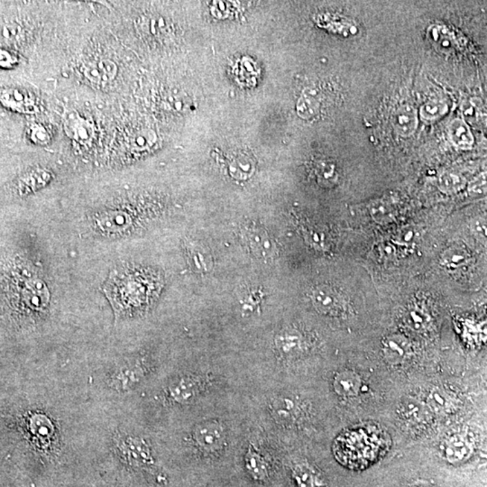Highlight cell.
Listing matches in <instances>:
<instances>
[{"instance_id":"obj_1","label":"cell","mask_w":487,"mask_h":487,"mask_svg":"<svg viewBox=\"0 0 487 487\" xmlns=\"http://www.w3.org/2000/svg\"><path fill=\"white\" fill-rule=\"evenodd\" d=\"M390 437L377 426L364 425L341 434L334 443L338 462L346 468H367L388 450Z\"/></svg>"},{"instance_id":"obj_2","label":"cell","mask_w":487,"mask_h":487,"mask_svg":"<svg viewBox=\"0 0 487 487\" xmlns=\"http://www.w3.org/2000/svg\"><path fill=\"white\" fill-rule=\"evenodd\" d=\"M154 282L140 273L113 271L104 285V293L116 314L138 310L147 304Z\"/></svg>"},{"instance_id":"obj_3","label":"cell","mask_w":487,"mask_h":487,"mask_svg":"<svg viewBox=\"0 0 487 487\" xmlns=\"http://www.w3.org/2000/svg\"><path fill=\"white\" fill-rule=\"evenodd\" d=\"M225 425L220 419H205L194 426L191 439L195 448L206 456L220 454L227 446Z\"/></svg>"},{"instance_id":"obj_4","label":"cell","mask_w":487,"mask_h":487,"mask_svg":"<svg viewBox=\"0 0 487 487\" xmlns=\"http://www.w3.org/2000/svg\"><path fill=\"white\" fill-rule=\"evenodd\" d=\"M211 379L206 374L180 376L168 387V395L178 404H189L197 400L211 386Z\"/></svg>"},{"instance_id":"obj_5","label":"cell","mask_w":487,"mask_h":487,"mask_svg":"<svg viewBox=\"0 0 487 487\" xmlns=\"http://www.w3.org/2000/svg\"><path fill=\"white\" fill-rule=\"evenodd\" d=\"M273 419L280 425L291 426L302 421L305 414L304 405L296 396L277 395L268 404Z\"/></svg>"},{"instance_id":"obj_6","label":"cell","mask_w":487,"mask_h":487,"mask_svg":"<svg viewBox=\"0 0 487 487\" xmlns=\"http://www.w3.org/2000/svg\"><path fill=\"white\" fill-rule=\"evenodd\" d=\"M311 299L316 310L328 316H340L346 310V300L342 294L329 285L315 287Z\"/></svg>"},{"instance_id":"obj_7","label":"cell","mask_w":487,"mask_h":487,"mask_svg":"<svg viewBox=\"0 0 487 487\" xmlns=\"http://www.w3.org/2000/svg\"><path fill=\"white\" fill-rule=\"evenodd\" d=\"M245 243L256 258L267 262L276 256L277 247L275 240L262 227L250 226L243 233Z\"/></svg>"},{"instance_id":"obj_8","label":"cell","mask_w":487,"mask_h":487,"mask_svg":"<svg viewBox=\"0 0 487 487\" xmlns=\"http://www.w3.org/2000/svg\"><path fill=\"white\" fill-rule=\"evenodd\" d=\"M275 345L280 358L291 360L305 352L307 343L304 335L298 329L287 328L276 335Z\"/></svg>"},{"instance_id":"obj_9","label":"cell","mask_w":487,"mask_h":487,"mask_svg":"<svg viewBox=\"0 0 487 487\" xmlns=\"http://www.w3.org/2000/svg\"><path fill=\"white\" fill-rule=\"evenodd\" d=\"M396 133L404 138L413 135L418 127V114L410 105H402L396 110L393 119Z\"/></svg>"},{"instance_id":"obj_10","label":"cell","mask_w":487,"mask_h":487,"mask_svg":"<svg viewBox=\"0 0 487 487\" xmlns=\"http://www.w3.org/2000/svg\"><path fill=\"white\" fill-rule=\"evenodd\" d=\"M245 466L253 479L262 482L269 477L270 468L267 457L253 445L247 448Z\"/></svg>"},{"instance_id":"obj_11","label":"cell","mask_w":487,"mask_h":487,"mask_svg":"<svg viewBox=\"0 0 487 487\" xmlns=\"http://www.w3.org/2000/svg\"><path fill=\"white\" fill-rule=\"evenodd\" d=\"M473 448L468 437L456 435L452 437L445 447V456L452 464H460L466 462L470 457Z\"/></svg>"},{"instance_id":"obj_12","label":"cell","mask_w":487,"mask_h":487,"mask_svg":"<svg viewBox=\"0 0 487 487\" xmlns=\"http://www.w3.org/2000/svg\"><path fill=\"white\" fill-rule=\"evenodd\" d=\"M186 250L191 270L196 273H208L212 267L211 256L209 251L194 243L187 244Z\"/></svg>"},{"instance_id":"obj_13","label":"cell","mask_w":487,"mask_h":487,"mask_svg":"<svg viewBox=\"0 0 487 487\" xmlns=\"http://www.w3.org/2000/svg\"><path fill=\"white\" fill-rule=\"evenodd\" d=\"M297 487H325L322 478L313 466L306 463L297 464L293 469Z\"/></svg>"},{"instance_id":"obj_14","label":"cell","mask_w":487,"mask_h":487,"mask_svg":"<svg viewBox=\"0 0 487 487\" xmlns=\"http://www.w3.org/2000/svg\"><path fill=\"white\" fill-rule=\"evenodd\" d=\"M361 379L355 373L341 372L335 376L333 386L335 391L341 396H354L361 389Z\"/></svg>"},{"instance_id":"obj_15","label":"cell","mask_w":487,"mask_h":487,"mask_svg":"<svg viewBox=\"0 0 487 487\" xmlns=\"http://www.w3.org/2000/svg\"><path fill=\"white\" fill-rule=\"evenodd\" d=\"M124 452L128 462L136 466L150 465L152 459L149 448L144 442L129 439L125 443Z\"/></svg>"},{"instance_id":"obj_16","label":"cell","mask_w":487,"mask_h":487,"mask_svg":"<svg viewBox=\"0 0 487 487\" xmlns=\"http://www.w3.org/2000/svg\"><path fill=\"white\" fill-rule=\"evenodd\" d=\"M448 132L454 145L462 149H469L474 144V136L463 119H454L448 127Z\"/></svg>"},{"instance_id":"obj_17","label":"cell","mask_w":487,"mask_h":487,"mask_svg":"<svg viewBox=\"0 0 487 487\" xmlns=\"http://www.w3.org/2000/svg\"><path fill=\"white\" fill-rule=\"evenodd\" d=\"M384 352L388 360L397 363L406 358L409 352V345L404 338L391 336L384 341Z\"/></svg>"},{"instance_id":"obj_18","label":"cell","mask_w":487,"mask_h":487,"mask_svg":"<svg viewBox=\"0 0 487 487\" xmlns=\"http://www.w3.org/2000/svg\"><path fill=\"white\" fill-rule=\"evenodd\" d=\"M145 374L144 369L140 364H136L118 373L114 379V384L119 390H128L138 384Z\"/></svg>"},{"instance_id":"obj_19","label":"cell","mask_w":487,"mask_h":487,"mask_svg":"<svg viewBox=\"0 0 487 487\" xmlns=\"http://www.w3.org/2000/svg\"><path fill=\"white\" fill-rule=\"evenodd\" d=\"M255 168L253 159L247 154H238L229 165V173L236 179L245 180L252 175Z\"/></svg>"},{"instance_id":"obj_20","label":"cell","mask_w":487,"mask_h":487,"mask_svg":"<svg viewBox=\"0 0 487 487\" xmlns=\"http://www.w3.org/2000/svg\"><path fill=\"white\" fill-rule=\"evenodd\" d=\"M319 100L311 90H305L300 97L298 105H297V112L303 118H313L319 112Z\"/></svg>"},{"instance_id":"obj_21","label":"cell","mask_w":487,"mask_h":487,"mask_svg":"<svg viewBox=\"0 0 487 487\" xmlns=\"http://www.w3.org/2000/svg\"><path fill=\"white\" fill-rule=\"evenodd\" d=\"M448 112L447 102L442 100H431L426 102L421 109V116L427 121H437Z\"/></svg>"},{"instance_id":"obj_22","label":"cell","mask_w":487,"mask_h":487,"mask_svg":"<svg viewBox=\"0 0 487 487\" xmlns=\"http://www.w3.org/2000/svg\"><path fill=\"white\" fill-rule=\"evenodd\" d=\"M439 185L440 189L446 194H454L465 187V178L456 173H444L439 176Z\"/></svg>"},{"instance_id":"obj_23","label":"cell","mask_w":487,"mask_h":487,"mask_svg":"<svg viewBox=\"0 0 487 487\" xmlns=\"http://www.w3.org/2000/svg\"><path fill=\"white\" fill-rule=\"evenodd\" d=\"M114 64L110 62H101L95 65H90L86 70L87 77L92 81H107L112 80L114 76Z\"/></svg>"},{"instance_id":"obj_24","label":"cell","mask_w":487,"mask_h":487,"mask_svg":"<svg viewBox=\"0 0 487 487\" xmlns=\"http://www.w3.org/2000/svg\"><path fill=\"white\" fill-rule=\"evenodd\" d=\"M399 413L404 421L411 424H416V422L419 424L424 418V411L421 404L414 401L404 402L399 409Z\"/></svg>"},{"instance_id":"obj_25","label":"cell","mask_w":487,"mask_h":487,"mask_svg":"<svg viewBox=\"0 0 487 487\" xmlns=\"http://www.w3.org/2000/svg\"><path fill=\"white\" fill-rule=\"evenodd\" d=\"M469 258V253L462 247L454 246L447 249L442 256V260L450 267H457Z\"/></svg>"},{"instance_id":"obj_26","label":"cell","mask_w":487,"mask_h":487,"mask_svg":"<svg viewBox=\"0 0 487 487\" xmlns=\"http://www.w3.org/2000/svg\"><path fill=\"white\" fill-rule=\"evenodd\" d=\"M462 110L464 118L471 123H477L484 118L483 105L480 101L469 100L464 102Z\"/></svg>"},{"instance_id":"obj_27","label":"cell","mask_w":487,"mask_h":487,"mask_svg":"<svg viewBox=\"0 0 487 487\" xmlns=\"http://www.w3.org/2000/svg\"><path fill=\"white\" fill-rule=\"evenodd\" d=\"M469 192L470 194L475 195V196H478V195H483L486 192V174H481L479 177L475 179L473 182L469 185Z\"/></svg>"},{"instance_id":"obj_28","label":"cell","mask_w":487,"mask_h":487,"mask_svg":"<svg viewBox=\"0 0 487 487\" xmlns=\"http://www.w3.org/2000/svg\"><path fill=\"white\" fill-rule=\"evenodd\" d=\"M444 393L436 391L431 395V405L437 411H444L447 409L448 404H447V397Z\"/></svg>"},{"instance_id":"obj_29","label":"cell","mask_w":487,"mask_h":487,"mask_svg":"<svg viewBox=\"0 0 487 487\" xmlns=\"http://www.w3.org/2000/svg\"><path fill=\"white\" fill-rule=\"evenodd\" d=\"M413 487H433V486L428 485V484L418 483V484H416V485H414Z\"/></svg>"}]
</instances>
